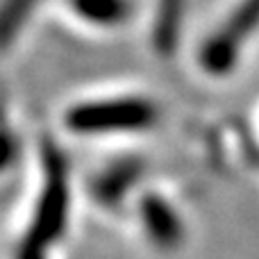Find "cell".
I'll use <instances>...</instances> for the list:
<instances>
[{"mask_svg": "<svg viewBox=\"0 0 259 259\" xmlns=\"http://www.w3.org/2000/svg\"><path fill=\"white\" fill-rule=\"evenodd\" d=\"M130 14V0H55L50 21L75 36H103L125 25Z\"/></svg>", "mask_w": 259, "mask_h": 259, "instance_id": "6da1fadb", "label": "cell"}, {"mask_svg": "<svg viewBox=\"0 0 259 259\" xmlns=\"http://www.w3.org/2000/svg\"><path fill=\"white\" fill-rule=\"evenodd\" d=\"M55 0H0V57H7L32 27L50 18Z\"/></svg>", "mask_w": 259, "mask_h": 259, "instance_id": "7a4b0ae2", "label": "cell"}]
</instances>
